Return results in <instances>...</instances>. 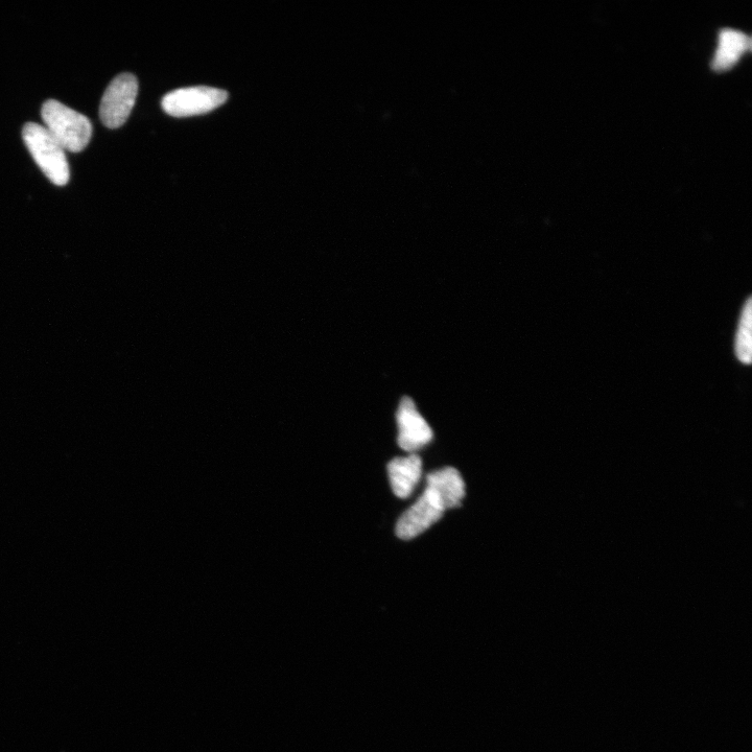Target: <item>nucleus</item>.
I'll return each instance as SVG.
<instances>
[{"mask_svg":"<svg viewBox=\"0 0 752 752\" xmlns=\"http://www.w3.org/2000/svg\"><path fill=\"white\" fill-rule=\"evenodd\" d=\"M41 114L44 127L65 151L79 153L88 146L92 125L87 116L56 100L46 101Z\"/></svg>","mask_w":752,"mask_h":752,"instance_id":"f257e3e1","label":"nucleus"},{"mask_svg":"<svg viewBox=\"0 0 752 752\" xmlns=\"http://www.w3.org/2000/svg\"><path fill=\"white\" fill-rule=\"evenodd\" d=\"M22 137L44 175L55 185H66L70 176L66 151L49 130L29 123L23 127Z\"/></svg>","mask_w":752,"mask_h":752,"instance_id":"f03ea898","label":"nucleus"},{"mask_svg":"<svg viewBox=\"0 0 752 752\" xmlns=\"http://www.w3.org/2000/svg\"><path fill=\"white\" fill-rule=\"evenodd\" d=\"M228 100L225 90L197 86L174 90L163 98L164 112L174 117L206 114L224 105Z\"/></svg>","mask_w":752,"mask_h":752,"instance_id":"7ed1b4c3","label":"nucleus"},{"mask_svg":"<svg viewBox=\"0 0 752 752\" xmlns=\"http://www.w3.org/2000/svg\"><path fill=\"white\" fill-rule=\"evenodd\" d=\"M138 93V81L131 74L117 76L106 89L100 116L109 129L122 127L132 112Z\"/></svg>","mask_w":752,"mask_h":752,"instance_id":"20e7f679","label":"nucleus"},{"mask_svg":"<svg viewBox=\"0 0 752 752\" xmlns=\"http://www.w3.org/2000/svg\"><path fill=\"white\" fill-rule=\"evenodd\" d=\"M444 511L440 498L427 487L420 499L399 519L395 530L397 537L404 540L417 537L437 523Z\"/></svg>","mask_w":752,"mask_h":752,"instance_id":"39448f33","label":"nucleus"},{"mask_svg":"<svg viewBox=\"0 0 752 752\" xmlns=\"http://www.w3.org/2000/svg\"><path fill=\"white\" fill-rule=\"evenodd\" d=\"M396 420L399 430L397 442L404 451L417 452L432 441L433 431L410 397L402 399Z\"/></svg>","mask_w":752,"mask_h":752,"instance_id":"423d86ee","label":"nucleus"},{"mask_svg":"<svg viewBox=\"0 0 752 752\" xmlns=\"http://www.w3.org/2000/svg\"><path fill=\"white\" fill-rule=\"evenodd\" d=\"M422 474L421 458L412 454L407 458H395L388 465V475L394 495L409 498Z\"/></svg>","mask_w":752,"mask_h":752,"instance_id":"0eeeda50","label":"nucleus"},{"mask_svg":"<svg viewBox=\"0 0 752 752\" xmlns=\"http://www.w3.org/2000/svg\"><path fill=\"white\" fill-rule=\"evenodd\" d=\"M428 487L440 498L445 510L461 507L465 483L454 467H446L427 476Z\"/></svg>","mask_w":752,"mask_h":752,"instance_id":"6e6552de","label":"nucleus"},{"mask_svg":"<svg viewBox=\"0 0 752 752\" xmlns=\"http://www.w3.org/2000/svg\"><path fill=\"white\" fill-rule=\"evenodd\" d=\"M751 40L746 34L724 29L719 34V44L712 66L717 72L732 68L750 50Z\"/></svg>","mask_w":752,"mask_h":752,"instance_id":"1a4fd4ad","label":"nucleus"},{"mask_svg":"<svg viewBox=\"0 0 752 752\" xmlns=\"http://www.w3.org/2000/svg\"><path fill=\"white\" fill-rule=\"evenodd\" d=\"M735 352L737 359L744 365L752 361V301L748 298L739 321L736 334Z\"/></svg>","mask_w":752,"mask_h":752,"instance_id":"9d476101","label":"nucleus"}]
</instances>
